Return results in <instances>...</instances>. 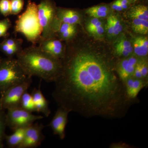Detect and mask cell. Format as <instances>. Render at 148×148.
Here are the masks:
<instances>
[{"instance_id": "277c9868", "label": "cell", "mask_w": 148, "mask_h": 148, "mask_svg": "<svg viewBox=\"0 0 148 148\" xmlns=\"http://www.w3.org/2000/svg\"><path fill=\"white\" fill-rule=\"evenodd\" d=\"M38 15L42 29L40 39L56 37L61 22L56 16L55 3L52 0H41L38 5Z\"/></svg>"}, {"instance_id": "7402d4cb", "label": "cell", "mask_w": 148, "mask_h": 148, "mask_svg": "<svg viewBox=\"0 0 148 148\" xmlns=\"http://www.w3.org/2000/svg\"><path fill=\"white\" fill-rule=\"evenodd\" d=\"M138 63L140 65V71L142 74L143 79L146 82H148V60L146 57L140 58L138 60Z\"/></svg>"}, {"instance_id": "7c38bea8", "label": "cell", "mask_w": 148, "mask_h": 148, "mask_svg": "<svg viewBox=\"0 0 148 148\" xmlns=\"http://www.w3.org/2000/svg\"><path fill=\"white\" fill-rule=\"evenodd\" d=\"M125 93L127 98L137 103V97L139 92L144 88L147 87L148 82L139 79L131 77L124 83Z\"/></svg>"}, {"instance_id": "e0dca14e", "label": "cell", "mask_w": 148, "mask_h": 148, "mask_svg": "<svg viewBox=\"0 0 148 148\" xmlns=\"http://www.w3.org/2000/svg\"><path fill=\"white\" fill-rule=\"evenodd\" d=\"M133 51L139 58L146 57L148 53V40L147 37H138L133 42Z\"/></svg>"}, {"instance_id": "ba28073f", "label": "cell", "mask_w": 148, "mask_h": 148, "mask_svg": "<svg viewBox=\"0 0 148 148\" xmlns=\"http://www.w3.org/2000/svg\"><path fill=\"white\" fill-rule=\"evenodd\" d=\"M44 127L42 123H33L27 127L23 141L18 148H35L40 145L45 138L42 132Z\"/></svg>"}, {"instance_id": "52a82bcc", "label": "cell", "mask_w": 148, "mask_h": 148, "mask_svg": "<svg viewBox=\"0 0 148 148\" xmlns=\"http://www.w3.org/2000/svg\"><path fill=\"white\" fill-rule=\"evenodd\" d=\"M7 110L5 114L7 125L13 131L17 128L28 127L35 121L42 119L44 117L34 114L20 107Z\"/></svg>"}, {"instance_id": "8fae6325", "label": "cell", "mask_w": 148, "mask_h": 148, "mask_svg": "<svg viewBox=\"0 0 148 148\" xmlns=\"http://www.w3.org/2000/svg\"><path fill=\"white\" fill-rule=\"evenodd\" d=\"M56 37L40 40L38 47L43 51L61 60L65 56L66 48L62 40Z\"/></svg>"}, {"instance_id": "3957f363", "label": "cell", "mask_w": 148, "mask_h": 148, "mask_svg": "<svg viewBox=\"0 0 148 148\" xmlns=\"http://www.w3.org/2000/svg\"><path fill=\"white\" fill-rule=\"evenodd\" d=\"M14 33L22 34L32 45L38 44L42 34L38 15V5L28 1L26 10L18 16L15 22Z\"/></svg>"}, {"instance_id": "2e32d148", "label": "cell", "mask_w": 148, "mask_h": 148, "mask_svg": "<svg viewBox=\"0 0 148 148\" xmlns=\"http://www.w3.org/2000/svg\"><path fill=\"white\" fill-rule=\"evenodd\" d=\"M26 127H21L14 130L10 135H5V140L9 147L18 148L24 139Z\"/></svg>"}, {"instance_id": "5bb4252c", "label": "cell", "mask_w": 148, "mask_h": 148, "mask_svg": "<svg viewBox=\"0 0 148 148\" xmlns=\"http://www.w3.org/2000/svg\"><path fill=\"white\" fill-rule=\"evenodd\" d=\"M56 16L61 22L76 25L80 21L79 14L76 10L71 9L57 8Z\"/></svg>"}, {"instance_id": "d6a6232c", "label": "cell", "mask_w": 148, "mask_h": 148, "mask_svg": "<svg viewBox=\"0 0 148 148\" xmlns=\"http://www.w3.org/2000/svg\"><path fill=\"white\" fill-rule=\"evenodd\" d=\"M112 8L114 10L117 11H121L123 10L119 0H116L112 4Z\"/></svg>"}, {"instance_id": "d4e9b609", "label": "cell", "mask_w": 148, "mask_h": 148, "mask_svg": "<svg viewBox=\"0 0 148 148\" xmlns=\"http://www.w3.org/2000/svg\"><path fill=\"white\" fill-rule=\"evenodd\" d=\"M11 0H0V12L3 16L7 17L11 14Z\"/></svg>"}, {"instance_id": "f1b7e54d", "label": "cell", "mask_w": 148, "mask_h": 148, "mask_svg": "<svg viewBox=\"0 0 148 148\" xmlns=\"http://www.w3.org/2000/svg\"><path fill=\"white\" fill-rule=\"evenodd\" d=\"M103 23L102 21L99 20V18H93L90 20V21L88 22L87 25V31L90 34L92 32L93 30H95L96 28L103 25Z\"/></svg>"}, {"instance_id": "d6986e66", "label": "cell", "mask_w": 148, "mask_h": 148, "mask_svg": "<svg viewBox=\"0 0 148 148\" xmlns=\"http://www.w3.org/2000/svg\"><path fill=\"white\" fill-rule=\"evenodd\" d=\"M20 107L31 112H36L32 94L27 91L24 92L21 97Z\"/></svg>"}, {"instance_id": "9c48e42d", "label": "cell", "mask_w": 148, "mask_h": 148, "mask_svg": "<svg viewBox=\"0 0 148 148\" xmlns=\"http://www.w3.org/2000/svg\"><path fill=\"white\" fill-rule=\"evenodd\" d=\"M139 57L135 54L122 58L116 63L115 69L119 77L123 84L133 76Z\"/></svg>"}, {"instance_id": "484cf974", "label": "cell", "mask_w": 148, "mask_h": 148, "mask_svg": "<svg viewBox=\"0 0 148 148\" xmlns=\"http://www.w3.org/2000/svg\"><path fill=\"white\" fill-rule=\"evenodd\" d=\"M3 41L11 47L17 48L20 49H22V45L23 40L21 39L7 38H6Z\"/></svg>"}, {"instance_id": "4dcf8cb0", "label": "cell", "mask_w": 148, "mask_h": 148, "mask_svg": "<svg viewBox=\"0 0 148 148\" xmlns=\"http://www.w3.org/2000/svg\"><path fill=\"white\" fill-rule=\"evenodd\" d=\"M107 31L110 36H114V28L110 16H109L107 21Z\"/></svg>"}, {"instance_id": "30bf717a", "label": "cell", "mask_w": 148, "mask_h": 148, "mask_svg": "<svg viewBox=\"0 0 148 148\" xmlns=\"http://www.w3.org/2000/svg\"><path fill=\"white\" fill-rule=\"evenodd\" d=\"M70 112L66 109L59 107L49 125L53 134L58 135L61 140H64L66 137V128Z\"/></svg>"}, {"instance_id": "603a6c76", "label": "cell", "mask_w": 148, "mask_h": 148, "mask_svg": "<svg viewBox=\"0 0 148 148\" xmlns=\"http://www.w3.org/2000/svg\"><path fill=\"white\" fill-rule=\"evenodd\" d=\"M12 25L11 21L8 18L0 20V38L7 36L8 32Z\"/></svg>"}, {"instance_id": "1f68e13d", "label": "cell", "mask_w": 148, "mask_h": 148, "mask_svg": "<svg viewBox=\"0 0 148 148\" xmlns=\"http://www.w3.org/2000/svg\"><path fill=\"white\" fill-rule=\"evenodd\" d=\"M128 144L125 143H116L112 144L110 146L111 148H130L132 147Z\"/></svg>"}, {"instance_id": "5b68a950", "label": "cell", "mask_w": 148, "mask_h": 148, "mask_svg": "<svg viewBox=\"0 0 148 148\" xmlns=\"http://www.w3.org/2000/svg\"><path fill=\"white\" fill-rule=\"evenodd\" d=\"M24 73L16 58L2 59L0 61V95L8 88L27 79Z\"/></svg>"}, {"instance_id": "ac0fdd59", "label": "cell", "mask_w": 148, "mask_h": 148, "mask_svg": "<svg viewBox=\"0 0 148 148\" xmlns=\"http://www.w3.org/2000/svg\"><path fill=\"white\" fill-rule=\"evenodd\" d=\"M128 15L130 18H138L143 20H148V9L147 7L139 5L134 7L130 11Z\"/></svg>"}, {"instance_id": "44dd1931", "label": "cell", "mask_w": 148, "mask_h": 148, "mask_svg": "<svg viewBox=\"0 0 148 148\" xmlns=\"http://www.w3.org/2000/svg\"><path fill=\"white\" fill-rule=\"evenodd\" d=\"M5 114L4 110L0 108V148L3 147V140H5V130L7 127Z\"/></svg>"}, {"instance_id": "ffe728a7", "label": "cell", "mask_w": 148, "mask_h": 148, "mask_svg": "<svg viewBox=\"0 0 148 148\" xmlns=\"http://www.w3.org/2000/svg\"><path fill=\"white\" fill-rule=\"evenodd\" d=\"M86 12L88 14L94 18H104L108 13V8L105 6H95L88 9Z\"/></svg>"}, {"instance_id": "d590c367", "label": "cell", "mask_w": 148, "mask_h": 148, "mask_svg": "<svg viewBox=\"0 0 148 148\" xmlns=\"http://www.w3.org/2000/svg\"><path fill=\"white\" fill-rule=\"evenodd\" d=\"M131 1H136V0H131Z\"/></svg>"}, {"instance_id": "f546056e", "label": "cell", "mask_w": 148, "mask_h": 148, "mask_svg": "<svg viewBox=\"0 0 148 148\" xmlns=\"http://www.w3.org/2000/svg\"><path fill=\"white\" fill-rule=\"evenodd\" d=\"M104 32H105V29H104V27H103V24L101 26H99L95 30H93L91 34L95 37L101 38L104 35Z\"/></svg>"}, {"instance_id": "6da1fadb", "label": "cell", "mask_w": 148, "mask_h": 148, "mask_svg": "<svg viewBox=\"0 0 148 148\" xmlns=\"http://www.w3.org/2000/svg\"><path fill=\"white\" fill-rule=\"evenodd\" d=\"M52 96L58 107L86 117H124L135 103L127 98L115 69L88 52L65 53Z\"/></svg>"}, {"instance_id": "8992f818", "label": "cell", "mask_w": 148, "mask_h": 148, "mask_svg": "<svg viewBox=\"0 0 148 148\" xmlns=\"http://www.w3.org/2000/svg\"><path fill=\"white\" fill-rule=\"evenodd\" d=\"M32 82V77H28L22 82L6 90L0 97V108L7 110L20 107L21 97L27 91Z\"/></svg>"}, {"instance_id": "83f0119b", "label": "cell", "mask_w": 148, "mask_h": 148, "mask_svg": "<svg viewBox=\"0 0 148 148\" xmlns=\"http://www.w3.org/2000/svg\"><path fill=\"white\" fill-rule=\"evenodd\" d=\"M110 17L114 28V36H117L122 31L123 27L119 19L115 16H111Z\"/></svg>"}, {"instance_id": "4316f807", "label": "cell", "mask_w": 148, "mask_h": 148, "mask_svg": "<svg viewBox=\"0 0 148 148\" xmlns=\"http://www.w3.org/2000/svg\"><path fill=\"white\" fill-rule=\"evenodd\" d=\"M77 29L76 26L73 29H70L64 33L56 35V37L57 36L59 37V39L61 40L69 41L74 38Z\"/></svg>"}, {"instance_id": "7a4b0ae2", "label": "cell", "mask_w": 148, "mask_h": 148, "mask_svg": "<svg viewBox=\"0 0 148 148\" xmlns=\"http://www.w3.org/2000/svg\"><path fill=\"white\" fill-rule=\"evenodd\" d=\"M16 56L28 76L37 77L47 82H54L60 73L61 60L43 51L36 45L22 49Z\"/></svg>"}, {"instance_id": "4fadbf2b", "label": "cell", "mask_w": 148, "mask_h": 148, "mask_svg": "<svg viewBox=\"0 0 148 148\" xmlns=\"http://www.w3.org/2000/svg\"><path fill=\"white\" fill-rule=\"evenodd\" d=\"M36 108V112L41 113L46 117H48L51 112L49 108V103L43 94L40 89V85L38 88H35L31 93Z\"/></svg>"}, {"instance_id": "e575fe53", "label": "cell", "mask_w": 148, "mask_h": 148, "mask_svg": "<svg viewBox=\"0 0 148 148\" xmlns=\"http://www.w3.org/2000/svg\"><path fill=\"white\" fill-rule=\"evenodd\" d=\"M2 58H1V57H0V61H1V60Z\"/></svg>"}, {"instance_id": "836d02e7", "label": "cell", "mask_w": 148, "mask_h": 148, "mask_svg": "<svg viewBox=\"0 0 148 148\" xmlns=\"http://www.w3.org/2000/svg\"><path fill=\"white\" fill-rule=\"evenodd\" d=\"M123 10L126 9L128 7L129 1L128 0H119Z\"/></svg>"}, {"instance_id": "9a60e30c", "label": "cell", "mask_w": 148, "mask_h": 148, "mask_svg": "<svg viewBox=\"0 0 148 148\" xmlns=\"http://www.w3.org/2000/svg\"><path fill=\"white\" fill-rule=\"evenodd\" d=\"M133 51V46L131 42L125 37L120 39L115 47L116 54L119 57H123L122 58L132 55Z\"/></svg>"}, {"instance_id": "cb8c5ba5", "label": "cell", "mask_w": 148, "mask_h": 148, "mask_svg": "<svg viewBox=\"0 0 148 148\" xmlns=\"http://www.w3.org/2000/svg\"><path fill=\"white\" fill-rule=\"evenodd\" d=\"M11 14L17 15L20 13L24 8V0H11Z\"/></svg>"}]
</instances>
